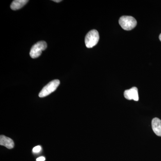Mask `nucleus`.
Wrapping results in <instances>:
<instances>
[{
    "instance_id": "nucleus-1",
    "label": "nucleus",
    "mask_w": 161,
    "mask_h": 161,
    "mask_svg": "<svg viewBox=\"0 0 161 161\" xmlns=\"http://www.w3.org/2000/svg\"><path fill=\"white\" fill-rule=\"evenodd\" d=\"M119 23L122 28L126 31L133 29L137 24L136 20L130 16H123L119 19Z\"/></svg>"
},
{
    "instance_id": "nucleus-2",
    "label": "nucleus",
    "mask_w": 161,
    "mask_h": 161,
    "mask_svg": "<svg viewBox=\"0 0 161 161\" xmlns=\"http://www.w3.org/2000/svg\"><path fill=\"white\" fill-rule=\"evenodd\" d=\"M99 40L98 31L96 30H92L87 34L85 42L87 48H92L98 43Z\"/></svg>"
},
{
    "instance_id": "nucleus-3",
    "label": "nucleus",
    "mask_w": 161,
    "mask_h": 161,
    "mask_svg": "<svg viewBox=\"0 0 161 161\" xmlns=\"http://www.w3.org/2000/svg\"><path fill=\"white\" fill-rule=\"evenodd\" d=\"M60 84V80L57 79L50 81L41 90L39 94V97L40 98H43L49 95L56 91Z\"/></svg>"
},
{
    "instance_id": "nucleus-4",
    "label": "nucleus",
    "mask_w": 161,
    "mask_h": 161,
    "mask_svg": "<svg viewBox=\"0 0 161 161\" xmlns=\"http://www.w3.org/2000/svg\"><path fill=\"white\" fill-rule=\"evenodd\" d=\"M47 47L46 42L44 41H39L34 44L30 53L31 57L33 59H35L40 57L42 54V51L45 50Z\"/></svg>"
},
{
    "instance_id": "nucleus-5",
    "label": "nucleus",
    "mask_w": 161,
    "mask_h": 161,
    "mask_svg": "<svg viewBox=\"0 0 161 161\" xmlns=\"http://www.w3.org/2000/svg\"><path fill=\"white\" fill-rule=\"evenodd\" d=\"M124 96L128 100L137 101L139 100L138 89L136 87H133L130 90H126L124 92Z\"/></svg>"
},
{
    "instance_id": "nucleus-6",
    "label": "nucleus",
    "mask_w": 161,
    "mask_h": 161,
    "mask_svg": "<svg viewBox=\"0 0 161 161\" xmlns=\"http://www.w3.org/2000/svg\"><path fill=\"white\" fill-rule=\"evenodd\" d=\"M0 145L4 146L9 149H12L14 146L13 140L4 135H1L0 136Z\"/></svg>"
},
{
    "instance_id": "nucleus-7",
    "label": "nucleus",
    "mask_w": 161,
    "mask_h": 161,
    "mask_svg": "<svg viewBox=\"0 0 161 161\" xmlns=\"http://www.w3.org/2000/svg\"><path fill=\"white\" fill-rule=\"evenodd\" d=\"M152 127L156 135L161 136V120L158 118L153 119L152 121Z\"/></svg>"
},
{
    "instance_id": "nucleus-8",
    "label": "nucleus",
    "mask_w": 161,
    "mask_h": 161,
    "mask_svg": "<svg viewBox=\"0 0 161 161\" xmlns=\"http://www.w3.org/2000/svg\"><path fill=\"white\" fill-rule=\"evenodd\" d=\"M28 2V0H15L12 3L10 8L13 10H18L23 7Z\"/></svg>"
},
{
    "instance_id": "nucleus-9",
    "label": "nucleus",
    "mask_w": 161,
    "mask_h": 161,
    "mask_svg": "<svg viewBox=\"0 0 161 161\" xmlns=\"http://www.w3.org/2000/svg\"><path fill=\"white\" fill-rule=\"evenodd\" d=\"M41 149L42 148L40 146H36L33 149V152L34 153H38L41 151Z\"/></svg>"
},
{
    "instance_id": "nucleus-10",
    "label": "nucleus",
    "mask_w": 161,
    "mask_h": 161,
    "mask_svg": "<svg viewBox=\"0 0 161 161\" xmlns=\"http://www.w3.org/2000/svg\"><path fill=\"white\" fill-rule=\"evenodd\" d=\"M45 160V157H40L36 159V161H44Z\"/></svg>"
},
{
    "instance_id": "nucleus-11",
    "label": "nucleus",
    "mask_w": 161,
    "mask_h": 161,
    "mask_svg": "<svg viewBox=\"0 0 161 161\" xmlns=\"http://www.w3.org/2000/svg\"><path fill=\"white\" fill-rule=\"evenodd\" d=\"M53 1L56 2V3H60V2H61L62 1H61V0H53Z\"/></svg>"
},
{
    "instance_id": "nucleus-12",
    "label": "nucleus",
    "mask_w": 161,
    "mask_h": 161,
    "mask_svg": "<svg viewBox=\"0 0 161 161\" xmlns=\"http://www.w3.org/2000/svg\"><path fill=\"white\" fill-rule=\"evenodd\" d=\"M159 40L161 41V34L159 36Z\"/></svg>"
}]
</instances>
